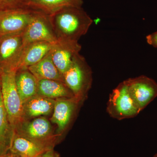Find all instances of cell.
<instances>
[{
	"instance_id": "14",
	"label": "cell",
	"mask_w": 157,
	"mask_h": 157,
	"mask_svg": "<svg viewBox=\"0 0 157 157\" xmlns=\"http://www.w3.org/2000/svg\"><path fill=\"white\" fill-rule=\"evenodd\" d=\"M15 84L23 104L38 94V80L28 68L17 69Z\"/></svg>"
},
{
	"instance_id": "1",
	"label": "cell",
	"mask_w": 157,
	"mask_h": 157,
	"mask_svg": "<svg viewBox=\"0 0 157 157\" xmlns=\"http://www.w3.org/2000/svg\"><path fill=\"white\" fill-rule=\"evenodd\" d=\"M57 41L78 42L86 34L93 20L82 7H68L49 15Z\"/></svg>"
},
{
	"instance_id": "16",
	"label": "cell",
	"mask_w": 157,
	"mask_h": 157,
	"mask_svg": "<svg viewBox=\"0 0 157 157\" xmlns=\"http://www.w3.org/2000/svg\"><path fill=\"white\" fill-rule=\"evenodd\" d=\"M14 133L3 104L0 71V157H6L10 152Z\"/></svg>"
},
{
	"instance_id": "10",
	"label": "cell",
	"mask_w": 157,
	"mask_h": 157,
	"mask_svg": "<svg viewBox=\"0 0 157 157\" xmlns=\"http://www.w3.org/2000/svg\"><path fill=\"white\" fill-rule=\"evenodd\" d=\"M81 49L78 42L58 40L54 44L51 54L55 65L62 75L70 67Z\"/></svg>"
},
{
	"instance_id": "9",
	"label": "cell",
	"mask_w": 157,
	"mask_h": 157,
	"mask_svg": "<svg viewBox=\"0 0 157 157\" xmlns=\"http://www.w3.org/2000/svg\"><path fill=\"white\" fill-rule=\"evenodd\" d=\"M130 94L140 111H142L157 97V83L145 76L125 80Z\"/></svg>"
},
{
	"instance_id": "18",
	"label": "cell",
	"mask_w": 157,
	"mask_h": 157,
	"mask_svg": "<svg viewBox=\"0 0 157 157\" xmlns=\"http://www.w3.org/2000/svg\"><path fill=\"white\" fill-rule=\"evenodd\" d=\"M28 69L38 80L47 79L63 81V75L52 60L51 51L41 61L29 67Z\"/></svg>"
},
{
	"instance_id": "8",
	"label": "cell",
	"mask_w": 157,
	"mask_h": 157,
	"mask_svg": "<svg viewBox=\"0 0 157 157\" xmlns=\"http://www.w3.org/2000/svg\"><path fill=\"white\" fill-rule=\"evenodd\" d=\"M24 47L22 33L0 38V70H17Z\"/></svg>"
},
{
	"instance_id": "24",
	"label": "cell",
	"mask_w": 157,
	"mask_h": 157,
	"mask_svg": "<svg viewBox=\"0 0 157 157\" xmlns=\"http://www.w3.org/2000/svg\"><path fill=\"white\" fill-rule=\"evenodd\" d=\"M153 157H157V153L155 154Z\"/></svg>"
},
{
	"instance_id": "15",
	"label": "cell",
	"mask_w": 157,
	"mask_h": 157,
	"mask_svg": "<svg viewBox=\"0 0 157 157\" xmlns=\"http://www.w3.org/2000/svg\"><path fill=\"white\" fill-rule=\"evenodd\" d=\"M54 44L49 42H33L25 45L17 69L28 68L38 63L50 52Z\"/></svg>"
},
{
	"instance_id": "6",
	"label": "cell",
	"mask_w": 157,
	"mask_h": 157,
	"mask_svg": "<svg viewBox=\"0 0 157 157\" xmlns=\"http://www.w3.org/2000/svg\"><path fill=\"white\" fill-rule=\"evenodd\" d=\"M50 122L44 117H40L29 121H25L15 133L53 148L56 142V136L52 134Z\"/></svg>"
},
{
	"instance_id": "2",
	"label": "cell",
	"mask_w": 157,
	"mask_h": 157,
	"mask_svg": "<svg viewBox=\"0 0 157 157\" xmlns=\"http://www.w3.org/2000/svg\"><path fill=\"white\" fill-rule=\"evenodd\" d=\"M16 71L0 70L3 104L14 132L24 121L23 104L15 84Z\"/></svg>"
},
{
	"instance_id": "19",
	"label": "cell",
	"mask_w": 157,
	"mask_h": 157,
	"mask_svg": "<svg viewBox=\"0 0 157 157\" xmlns=\"http://www.w3.org/2000/svg\"><path fill=\"white\" fill-rule=\"evenodd\" d=\"M34 9L50 15L68 7H82V0H30Z\"/></svg>"
},
{
	"instance_id": "17",
	"label": "cell",
	"mask_w": 157,
	"mask_h": 157,
	"mask_svg": "<svg viewBox=\"0 0 157 157\" xmlns=\"http://www.w3.org/2000/svg\"><path fill=\"white\" fill-rule=\"evenodd\" d=\"M37 94L53 100L75 97L63 81L54 79L38 80Z\"/></svg>"
},
{
	"instance_id": "21",
	"label": "cell",
	"mask_w": 157,
	"mask_h": 157,
	"mask_svg": "<svg viewBox=\"0 0 157 157\" xmlns=\"http://www.w3.org/2000/svg\"><path fill=\"white\" fill-rule=\"evenodd\" d=\"M146 39L149 45L157 48V31L147 36Z\"/></svg>"
},
{
	"instance_id": "3",
	"label": "cell",
	"mask_w": 157,
	"mask_h": 157,
	"mask_svg": "<svg viewBox=\"0 0 157 157\" xmlns=\"http://www.w3.org/2000/svg\"><path fill=\"white\" fill-rule=\"evenodd\" d=\"M66 85L74 97L83 101L92 83V72L85 58L78 53L70 67L63 75Z\"/></svg>"
},
{
	"instance_id": "7",
	"label": "cell",
	"mask_w": 157,
	"mask_h": 157,
	"mask_svg": "<svg viewBox=\"0 0 157 157\" xmlns=\"http://www.w3.org/2000/svg\"><path fill=\"white\" fill-rule=\"evenodd\" d=\"M38 11L28 9L0 11V38L22 33Z\"/></svg>"
},
{
	"instance_id": "22",
	"label": "cell",
	"mask_w": 157,
	"mask_h": 157,
	"mask_svg": "<svg viewBox=\"0 0 157 157\" xmlns=\"http://www.w3.org/2000/svg\"><path fill=\"white\" fill-rule=\"evenodd\" d=\"M39 157H59V156L54 151L53 149H52L45 151Z\"/></svg>"
},
{
	"instance_id": "12",
	"label": "cell",
	"mask_w": 157,
	"mask_h": 157,
	"mask_svg": "<svg viewBox=\"0 0 157 157\" xmlns=\"http://www.w3.org/2000/svg\"><path fill=\"white\" fill-rule=\"evenodd\" d=\"M52 149L53 148L15 133L10 152L21 157H38Z\"/></svg>"
},
{
	"instance_id": "25",
	"label": "cell",
	"mask_w": 157,
	"mask_h": 157,
	"mask_svg": "<svg viewBox=\"0 0 157 157\" xmlns=\"http://www.w3.org/2000/svg\"></svg>"
},
{
	"instance_id": "20",
	"label": "cell",
	"mask_w": 157,
	"mask_h": 157,
	"mask_svg": "<svg viewBox=\"0 0 157 157\" xmlns=\"http://www.w3.org/2000/svg\"><path fill=\"white\" fill-rule=\"evenodd\" d=\"M28 9H34L30 0H0V11Z\"/></svg>"
},
{
	"instance_id": "13",
	"label": "cell",
	"mask_w": 157,
	"mask_h": 157,
	"mask_svg": "<svg viewBox=\"0 0 157 157\" xmlns=\"http://www.w3.org/2000/svg\"><path fill=\"white\" fill-rule=\"evenodd\" d=\"M56 100L37 94L23 104L24 121L50 115L53 112Z\"/></svg>"
},
{
	"instance_id": "11",
	"label": "cell",
	"mask_w": 157,
	"mask_h": 157,
	"mask_svg": "<svg viewBox=\"0 0 157 157\" xmlns=\"http://www.w3.org/2000/svg\"><path fill=\"white\" fill-rule=\"evenodd\" d=\"M82 101L75 97L56 100L51 121L57 126L59 133L64 132L69 127Z\"/></svg>"
},
{
	"instance_id": "4",
	"label": "cell",
	"mask_w": 157,
	"mask_h": 157,
	"mask_svg": "<svg viewBox=\"0 0 157 157\" xmlns=\"http://www.w3.org/2000/svg\"><path fill=\"white\" fill-rule=\"evenodd\" d=\"M107 111L109 116L117 120L132 118L141 112L130 94L126 80L119 83L109 95Z\"/></svg>"
},
{
	"instance_id": "23",
	"label": "cell",
	"mask_w": 157,
	"mask_h": 157,
	"mask_svg": "<svg viewBox=\"0 0 157 157\" xmlns=\"http://www.w3.org/2000/svg\"><path fill=\"white\" fill-rule=\"evenodd\" d=\"M6 157H21L17 155L12 153L9 152Z\"/></svg>"
},
{
	"instance_id": "5",
	"label": "cell",
	"mask_w": 157,
	"mask_h": 157,
	"mask_svg": "<svg viewBox=\"0 0 157 157\" xmlns=\"http://www.w3.org/2000/svg\"><path fill=\"white\" fill-rule=\"evenodd\" d=\"M25 46L33 42H43L55 44L57 42L49 15L38 11L22 33Z\"/></svg>"
}]
</instances>
